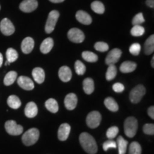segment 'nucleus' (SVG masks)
<instances>
[{"instance_id": "f257e3e1", "label": "nucleus", "mask_w": 154, "mask_h": 154, "mask_svg": "<svg viewBox=\"0 0 154 154\" xmlns=\"http://www.w3.org/2000/svg\"><path fill=\"white\" fill-rule=\"evenodd\" d=\"M79 142L86 153L96 154L98 151V146L93 136L88 133L84 132L80 135Z\"/></svg>"}, {"instance_id": "f03ea898", "label": "nucleus", "mask_w": 154, "mask_h": 154, "mask_svg": "<svg viewBox=\"0 0 154 154\" xmlns=\"http://www.w3.org/2000/svg\"><path fill=\"white\" fill-rule=\"evenodd\" d=\"M138 130V121L134 117H128L124 122V132L128 137L133 138Z\"/></svg>"}, {"instance_id": "7ed1b4c3", "label": "nucleus", "mask_w": 154, "mask_h": 154, "mask_svg": "<svg viewBox=\"0 0 154 154\" xmlns=\"http://www.w3.org/2000/svg\"><path fill=\"white\" fill-rule=\"evenodd\" d=\"M39 138V131L37 128H32L26 131L22 136V142L25 146H32L36 143Z\"/></svg>"}, {"instance_id": "20e7f679", "label": "nucleus", "mask_w": 154, "mask_h": 154, "mask_svg": "<svg viewBox=\"0 0 154 154\" xmlns=\"http://www.w3.org/2000/svg\"><path fill=\"white\" fill-rule=\"evenodd\" d=\"M146 94V88L143 85L139 84L133 88L129 94L130 101L133 103H138Z\"/></svg>"}, {"instance_id": "39448f33", "label": "nucleus", "mask_w": 154, "mask_h": 154, "mask_svg": "<svg viewBox=\"0 0 154 154\" xmlns=\"http://www.w3.org/2000/svg\"><path fill=\"white\" fill-rule=\"evenodd\" d=\"M59 17V12L57 10H52L50 11L48 15V18L45 25L46 33L50 34L54 29L56 24Z\"/></svg>"}, {"instance_id": "423d86ee", "label": "nucleus", "mask_w": 154, "mask_h": 154, "mask_svg": "<svg viewBox=\"0 0 154 154\" xmlns=\"http://www.w3.org/2000/svg\"><path fill=\"white\" fill-rule=\"evenodd\" d=\"M101 121V115L99 111H94L89 113L86 117V124L91 128H97Z\"/></svg>"}, {"instance_id": "0eeeda50", "label": "nucleus", "mask_w": 154, "mask_h": 154, "mask_svg": "<svg viewBox=\"0 0 154 154\" xmlns=\"http://www.w3.org/2000/svg\"><path fill=\"white\" fill-rule=\"evenodd\" d=\"M5 127L7 132L12 136H19L22 134L24 131V128L21 125L17 124L16 121L13 120L7 121L5 123Z\"/></svg>"}, {"instance_id": "6e6552de", "label": "nucleus", "mask_w": 154, "mask_h": 154, "mask_svg": "<svg viewBox=\"0 0 154 154\" xmlns=\"http://www.w3.org/2000/svg\"><path fill=\"white\" fill-rule=\"evenodd\" d=\"M67 36H68L69 39L71 42L77 44L82 43L84 41V38H85L84 32L82 30H80L79 29L77 28L71 29L69 31Z\"/></svg>"}, {"instance_id": "1a4fd4ad", "label": "nucleus", "mask_w": 154, "mask_h": 154, "mask_svg": "<svg viewBox=\"0 0 154 154\" xmlns=\"http://www.w3.org/2000/svg\"><path fill=\"white\" fill-rule=\"evenodd\" d=\"M0 30L5 36H10L15 32V28L12 22L9 19L5 18L0 23Z\"/></svg>"}, {"instance_id": "9d476101", "label": "nucleus", "mask_w": 154, "mask_h": 154, "mask_svg": "<svg viewBox=\"0 0 154 154\" xmlns=\"http://www.w3.org/2000/svg\"><path fill=\"white\" fill-rule=\"evenodd\" d=\"M38 7L37 0H24L19 5V9L23 12L30 13Z\"/></svg>"}, {"instance_id": "9b49d317", "label": "nucleus", "mask_w": 154, "mask_h": 154, "mask_svg": "<svg viewBox=\"0 0 154 154\" xmlns=\"http://www.w3.org/2000/svg\"><path fill=\"white\" fill-rule=\"evenodd\" d=\"M122 54V51L121 49H113L108 54L106 58L105 62L107 65H111V64H115L116 63L118 62Z\"/></svg>"}, {"instance_id": "f8f14e48", "label": "nucleus", "mask_w": 154, "mask_h": 154, "mask_svg": "<svg viewBox=\"0 0 154 154\" xmlns=\"http://www.w3.org/2000/svg\"><path fill=\"white\" fill-rule=\"evenodd\" d=\"M17 84L21 88L26 90V91H31V90L34 89V88L33 81L29 77L25 76H19L17 79Z\"/></svg>"}, {"instance_id": "ddd939ff", "label": "nucleus", "mask_w": 154, "mask_h": 154, "mask_svg": "<svg viewBox=\"0 0 154 154\" xmlns=\"http://www.w3.org/2000/svg\"><path fill=\"white\" fill-rule=\"evenodd\" d=\"M78 99L75 94L71 93L66 95L64 99V105L68 110H74L76 108Z\"/></svg>"}, {"instance_id": "4468645a", "label": "nucleus", "mask_w": 154, "mask_h": 154, "mask_svg": "<svg viewBox=\"0 0 154 154\" xmlns=\"http://www.w3.org/2000/svg\"><path fill=\"white\" fill-rule=\"evenodd\" d=\"M71 131V126L68 124H62L58 130V138L61 141L68 138Z\"/></svg>"}, {"instance_id": "2eb2a0df", "label": "nucleus", "mask_w": 154, "mask_h": 154, "mask_svg": "<svg viewBox=\"0 0 154 154\" xmlns=\"http://www.w3.org/2000/svg\"><path fill=\"white\" fill-rule=\"evenodd\" d=\"M25 116L28 118H34L38 113V108L33 101L29 102L24 109Z\"/></svg>"}, {"instance_id": "dca6fc26", "label": "nucleus", "mask_w": 154, "mask_h": 154, "mask_svg": "<svg viewBox=\"0 0 154 154\" xmlns=\"http://www.w3.org/2000/svg\"><path fill=\"white\" fill-rule=\"evenodd\" d=\"M34 47V41L32 37H26L24 38L22 42V45H21V48H22V51L23 53L29 54L32 52Z\"/></svg>"}, {"instance_id": "f3484780", "label": "nucleus", "mask_w": 154, "mask_h": 154, "mask_svg": "<svg viewBox=\"0 0 154 154\" xmlns=\"http://www.w3.org/2000/svg\"><path fill=\"white\" fill-rule=\"evenodd\" d=\"M59 79L63 82H68L72 79V72L68 66H61L59 70Z\"/></svg>"}, {"instance_id": "a211bd4d", "label": "nucleus", "mask_w": 154, "mask_h": 154, "mask_svg": "<svg viewBox=\"0 0 154 154\" xmlns=\"http://www.w3.org/2000/svg\"><path fill=\"white\" fill-rule=\"evenodd\" d=\"M76 19H77L78 22L85 25H89L92 22V19L91 16L87 12L82 10L77 11L76 14Z\"/></svg>"}, {"instance_id": "6ab92c4d", "label": "nucleus", "mask_w": 154, "mask_h": 154, "mask_svg": "<svg viewBox=\"0 0 154 154\" xmlns=\"http://www.w3.org/2000/svg\"><path fill=\"white\" fill-rule=\"evenodd\" d=\"M32 76L36 83L39 84H42L45 79V73H44V69L40 67L34 68L32 71Z\"/></svg>"}, {"instance_id": "aec40b11", "label": "nucleus", "mask_w": 154, "mask_h": 154, "mask_svg": "<svg viewBox=\"0 0 154 154\" xmlns=\"http://www.w3.org/2000/svg\"><path fill=\"white\" fill-rule=\"evenodd\" d=\"M54 47V40L52 38L49 37L45 38L40 46V51L43 54H48L51 51Z\"/></svg>"}, {"instance_id": "412c9836", "label": "nucleus", "mask_w": 154, "mask_h": 154, "mask_svg": "<svg viewBox=\"0 0 154 154\" xmlns=\"http://www.w3.org/2000/svg\"><path fill=\"white\" fill-rule=\"evenodd\" d=\"M136 66H137V65L135 62L130 61H126L121 63L120 66V71L122 73H124V74L131 73L136 70Z\"/></svg>"}, {"instance_id": "4be33fe9", "label": "nucleus", "mask_w": 154, "mask_h": 154, "mask_svg": "<svg viewBox=\"0 0 154 154\" xmlns=\"http://www.w3.org/2000/svg\"><path fill=\"white\" fill-rule=\"evenodd\" d=\"M154 51V35L152 34L146 39L144 44V52L146 54L150 55L153 53Z\"/></svg>"}, {"instance_id": "5701e85b", "label": "nucleus", "mask_w": 154, "mask_h": 154, "mask_svg": "<svg viewBox=\"0 0 154 154\" xmlns=\"http://www.w3.org/2000/svg\"><path fill=\"white\" fill-rule=\"evenodd\" d=\"M83 88L86 94H91L94 91V82L91 78H86L83 82Z\"/></svg>"}, {"instance_id": "b1692460", "label": "nucleus", "mask_w": 154, "mask_h": 154, "mask_svg": "<svg viewBox=\"0 0 154 154\" xmlns=\"http://www.w3.org/2000/svg\"><path fill=\"white\" fill-rule=\"evenodd\" d=\"M7 104L13 109H17L22 105V102L18 96L15 95H11L7 99Z\"/></svg>"}, {"instance_id": "393cba45", "label": "nucleus", "mask_w": 154, "mask_h": 154, "mask_svg": "<svg viewBox=\"0 0 154 154\" xmlns=\"http://www.w3.org/2000/svg\"><path fill=\"white\" fill-rule=\"evenodd\" d=\"M116 146H118L119 154H126L128 146V141L125 140L122 136H120L117 138Z\"/></svg>"}, {"instance_id": "a878e982", "label": "nucleus", "mask_w": 154, "mask_h": 154, "mask_svg": "<svg viewBox=\"0 0 154 154\" xmlns=\"http://www.w3.org/2000/svg\"><path fill=\"white\" fill-rule=\"evenodd\" d=\"M104 105L109 111L113 112H116L119 110L118 103L112 97H107L104 100Z\"/></svg>"}, {"instance_id": "bb28decb", "label": "nucleus", "mask_w": 154, "mask_h": 154, "mask_svg": "<svg viewBox=\"0 0 154 154\" xmlns=\"http://www.w3.org/2000/svg\"><path fill=\"white\" fill-rule=\"evenodd\" d=\"M45 106L51 113H57L59 111V105L54 99H49L45 102Z\"/></svg>"}, {"instance_id": "cd10ccee", "label": "nucleus", "mask_w": 154, "mask_h": 154, "mask_svg": "<svg viewBox=\"0 0 154 154\" xmlns=\"http://www.w3.org/2000/svg\"><path fill=\"white\" fill-rule=\"evenodd\" d=\"M17 78V73L14 71H11L6 74L4 79V84L5 86H10L14 83Z\"/></svg>"}, {"instance_id": "c85d7f7f", "label": "nucleus", "mask_w": 154, "mask_h": 154, "mask_svg": "<svg viewBox=\"0 0 154 154\" xmlns=\"http://www.w3.org/2000/svg\"><path fill=\"white\" fill-rule=\"evenodd\" d=\"M91 9L97 14H102L104 13L105 7L103 4L99 1H94L91 5Z\"/></svg>"}, {"instance_id": "c756f323", "label": "nucleus", "mask_w": 154, "mask_h": 154, "mask_svg": "<svg viewBox=\"0 0 154 154\" xmlns=\"http://www.w3.org/2000/svg\"><path fill=\"white\" fill-rule=\"evenodd\" d=\"M6 56H7V61L9 63L14 62V61L18 59L19 57L17 51L15 49H13V48H9V49L7 50Z\"/></svg>"}, {"instance_id": "7c9ffc66", "label": "nucleus", "mask_w": 154, "mask_h": 154, "mask_svg": "<svg viewBox=\"0 0 154 154\" xmlns=\"http://www.w3.org/2000/svg\"><path fill=\"white\" fill-rule=\"evenodd\" d=\"M82 57L84 60L88 61V62L94 63L98 61V56L91 51H84L82 53Z\"/></svg>"}, {"instance_id": "2f4dec72", "label": "nucleus", "mask_w": 154, "mask_h": 154, "mask_svg": "<svg viewBox=\"0 0 154 154\" xmlns=\"http://www.w3.org/2000/svg\"><path fill=\"white\" fill-rule=\"evenodd\" d=\"M117 74V69L115 64L109 65L108 67L106 74V79L108 81H111L115 78Z\"/></svg>"}, {"instance_id": "473e14b6", "label": "nucleus", "mask_w": 154, "mask_h": 154, "mask_svg": "<svg viewBox=\"0 0 154 154\" xmlns=\"http://www.w3.org/2000/svg\"><path fill=\"white\" fill-rule=\"evenodd\" d=\"M145 33V29L140 25H134L131 30V34L134 36H140Z\"/></svg>"}, {"instance_id": "72a5a7b5", "label": "nucleus", "mask_w": 154, "mask_h": 154, "mask_svg": "<svg viewBox=\"0 0 154 154\" xmlns=\"http://www.w3.org/2000/svg\"><path fill=\"white\" fill-rule=\"evenodd\" d=\"M129 154H141V146L138 142L134 141L130 144Z\"/></svg>"}, {"instance_id": "f704fd0d", "label": "nucleus", "mask_w": 154, "mask_h": 154, "mask_svg": "<svg viewBox=\"0 0 154 154\" xmlns=\"http://www.w3.org/2000/svg\"><path fill=\"white\" fill-rule=\"evenodd\" d=\"M75 71H76V74L78 75H83L86 72V66L83 63L82 61L79 60H77L75 62Z\"/></svg>"}, {"instance_id": "c9c22d12", "label": "nucleus", "mask_w": 154, "mask_h": 154, "mask_svg": "<svg viewBox=\"0 0 154 154\" xmlns=\"http://www.w3.org/2000/svg\"><path fill=\"white\" fill-rule=\"evenodd\" d=\"M94 48L96 51H101V52H105L109 50V45L106 43L103 42H96V43L94 44Z\"/></svg>"}, {"instance_id": "e433bc0d", "label": "nucleus", "mask_w": 154, "mask_h": 154, "mask_svg": "<svg viewBox=\"0 0 154 154\" xmlns=\"http://www.w3.org/2000/svg\"><path fill=\"white\" fill-rule=\"evenodd\" d=\"M119 134V128L117 126H112L109 128L106 131V136L109 139H113L116 137Z\"/></svg>"}, {"instance_id": "4c0bfd02", "label": "nucleus", "mask_w": 154, "mask_h": 154, "mask_svg": "<svg viewBox=\"0 0 154 154\" xmlns=\"http://www.w3.org/2000/svg\"><path fill=\"white\" fill-rule=\"evenodd\" d=\"M145 22L143 15L142 13H138L136 15H135L134 18L132 19V24L134 25H140Z\"/></svg>"}, {"instance_id": "58836bf2", "label": "nucleus", "mask_w": 154, "mask_h": 154, "mask_svg": "<svg viewBox=\"0 0 154 154\" xmlns=\"http://www.w3.org/2000/svg\"><path fill=\"white\" fill-rule=\"evenodd\" d=\"M117 147L116 142L113 139H109V140L104 142L103 144V149L104 151H106L109 149H116Z\"/></svg>"}, {"instance_id": "ea45409f", "label": "nucleus", "mask_w": 154, "mask_h": 154, "mask_svg": "<svg viewBox=\"0 0 154 154\" xmlns=\"http://www.w3.org/2000/svg\"><path fill=\"white\" fill-rule=\"evenodd\" d=\"M140 45L138 43H134L131 45V47L129 48V51L131 54L134 55V56H138L140 54Z\"/></svg>"}, {"instance_id": "a19ab883", "label": "nucleus", "mask_w": 154, "mask_h": 154, "mask_svg": "<svg viewBox=\"0 0 154 154\" xmlns=\"http://www.w3.org/2000/svg\"><path fill=\"white\" fill-rule=\"evenodd\" d=\"M143 131L146 134H154V125L153 124H146L143 127Z\"/></svg>"}, {"instance_id": "79ce46f5", "label": "nucleus", "mask_w": 154, "mask_h": 154, "mask_svg": "<svg viewBox=\"0 0 154 154\" xmlns=\"http://www.w3.org/2000/svg\"><path fill=\"white\" fill-rule=\"evenodd\" d=\"M124 86L121 83H116L113 85V90L116 93H121L124 91Z\"/></svg>"}, {"instance_id": "37998d69", "label": "nucleus", "mask_w": 154, "mask_h": 154, "mask_svg": "<svg viewBox=\"0 0 154 154\" xmlns=\"http://www.w3.org/2000/svg\"><path fill=\"white\" fill-rule=\"evenodd\" d=\"M148 114L152 119H154V107L153 106H150L148 109Z\"/></svg>"}, {"instance_id": "c03bdc74", "label": "nucleus", "mask_w": 154, "mask_h": 154, "mask_svg": "<svg viewBox=\"0 0 154 154\" xmlns=\"http://www.w3.org/2000/svg\"><path fill=\"white\" fill-rule=\"evenodd\" d=\"M146 4L150 8H153L154 7V0H146Z\"/></svg>"}, {"instance_id": "a18cd8bd", "label": "nucleus", "mask_w": 154, "mask_h": 154, "mask_svg": "<svg viewBox=\"0 0 154 154\" xmlns=\"http://www.w3.org/2000/svg\"><path fill=\"white\" fill-rule=\"evenodd\" d=\"M49 1L52 3H61L63 2L64 0H49Z\"/></svg>"}, {"instance_id": "49530a36", "label": "nucleus", "mask_w": 154, "mask_h": 154, "mask_svg": "<svg viewBox=\"0 0 154 154\" xmlns=\"http://www.w3.org/2000/svg\"><path fill=\"white\" fill-rule=\"evenodd\" d=\"M2 63H3V56L0 53V67L2 66Z\"/></svg>"}, {"instance_id": "de8ad7c7", "label": "nucleus", "mask_w": 154, "mask_h": 154, "mask_svg": "<svg viewBox=\"0 0 154 154\" xmlns=\"http://www.w3.org/2000/svg\"><path fill=\"white\" fill-rule=\"evenodd\" d=\"M151 66L154 67V57H152V59H151Z\"/></svg>"}, {"instance_id": "09e8293b", "label": "nucleus", "mask_w": 154, "mask_h": 154, "mask_svg": "<svg viewBox=\"0 0 154 154\" xmlns=\"http://www.w3.org/2000/svg\"><path fill=\"white\" fill-rule=\"evenodd\" d=\"M9 64H10V63H9V62H8V61H7V62H6V63H5V65H6V66H7V65H9Z\"/></svg>"}, {"instance_id": "8fccbe9b", "label": "nucleus", "mask_w": 154, "mask_h": 154, "mask_svg": "<svg viewBox=\"0 0 154 154\" xmlns=\"http://www.w3.org/2000/svg\"><path fill=\"white\" fill-rule=\"evenodd\" d=\"M0 9H1V6H0Z\"/></svg>"}]
</instances>
